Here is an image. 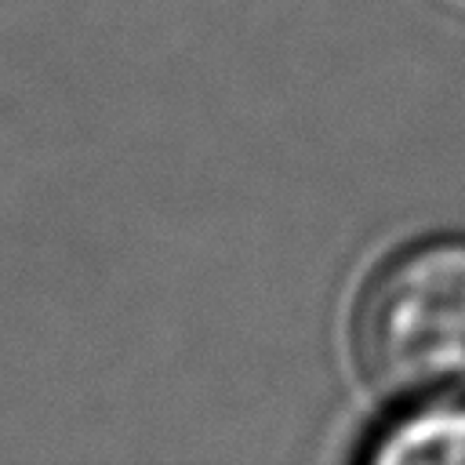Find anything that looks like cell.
I'll list each match as a JSON object with an SVG mask.
<instances>
[{
  "instance_id": "1",
  "label": "cell",
  "mask_w": 465,
  "mask_h": 465,
  "mask_svg": "<svg viewBox=\"0 0 465 465\" xmlns=\"http://www.w3.org/2000/svg\"><path fill=\"white\" fill-rule=\"evenodd\" d=\"M356 374L381 400L465 392V232H429L389 251L349 312Z\"/></svg>"
},
{
  "instance_id": "2",
  "label": "cell",
  "mask_w": 465,
  "mask_h": 465,
  "mask_svg": "<svg viewBox=\"0 0 465 465\" xmlns=\"http://www.w3.org/2000/svg\"><path fill=\"white\" fill-rule=\"evenodd\" d=\"M360 458L371 465H465V392L396 403Z\"/></svg>"
}]
</instances>
